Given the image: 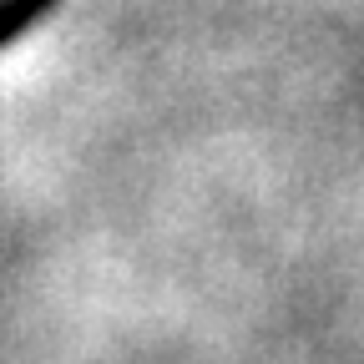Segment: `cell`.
Segmentation results:
<instances>
[{"label": "cell", "instance_id": "obj_1", "mask_svg": "<svg viewBox=\"0 0 364 364\" xmlns=\"http://www.w3.org/2000/svg\"><path fill=\"white\" fill-rule=\"evenodd\" d=\"M36 11H46V0H0V41L11 31H21Z\"/></svg>", "mask_w": 364, "mask_h": 364}]
</instances>
